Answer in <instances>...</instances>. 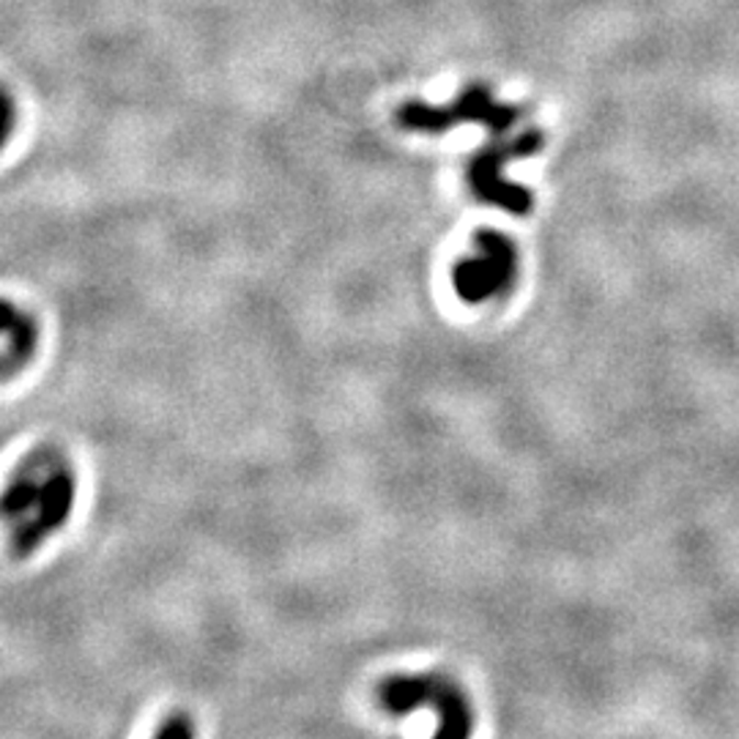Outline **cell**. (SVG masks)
<instances>
[{
	"instance_id": "obj_7",
	"label": "cell",
	"mask_w": 739,
	"mask_h": 739,
	"mask_svg": "<svg viewBox=\"0 0 739 739\" xmlns=\"http://www.w3.org/2000/svg\"><path fill=\"white\" fill-rule=\"evenodd\" d=\"M31 332H38L36 321H33L31 315L20 313V310H16L11 302L0 299V340L31 335Z\"/></svg>"
},
{
	"instance_id": "obj_4",
	"label": "cell",
	"mask_w": 739,
	"mask_h": 739,
	"mask_svg": "<svg viewBox=\"0 0 739 739\" xmlns=\"http://www.w3.org/2000/svg\"><path fill=\"white\" fill-rule=\"evenodd\" d=\"M447 115L452 130L458 124H463V121H469V124H485L491 137H504L524 119V110L515 108V104L496 102L491 88L482 86V82H471V86H466L460 91V97L455 102L447 104Z\"/></svg>"
},
{
	"instance_id": "obj_2",
	"label": "cell",
	"mask_w": 739,
	"mask_h": 739,
	"mask_svg": "<svg viewBox=\"0 0 739 739\" xmlns=\"http://www.w3.org/2000/svg\"><path fill=\"white\" fill-rule=\"evenodd\" d=\"M381 704L394 715L433 707L438 715V737H466L471 731V713L463 693L441 674L392 676L378 691Z\"/></svg>"
},
{
	"instance_id": "obj_6",
	"label": "cell",
	"mask_w": 739,
	"mask_h": 739,
	"mask_svg": "<svg viewBox=\"0 0 739 739\" xmlns=\"http://www.w3.org/2000/svg\"><path fill=\"white\" fill-rule=\"evenodd\" d=\"M44 458H47L44 452H36L33 458H27V463L22 466V469L14 474V480L5 485V491L0 493V518L14 520L36 507L38 491H42V482H38L36 477Z\"/></svg>"
},
{
	"instance_id": "obj_3",
	"label": "cell",
	"mask_w": 739,
	"mask_h": 739,
	"mask_svg": "<svg viewBox=\"0 0 739 739\" xmlns=\"http://www.w3.org/2000/svg\"><path fill=\"white\" fill-rule=\"evenodd\" d=\"M474 258H463L452 269V285L466 304H482L513 282L518 271V249L502 231H477Z\"/></svg>"
},
{
	"instance_id": "obj_5",
	"label": "cell",
	"mask_w": 739,
	"mask_h": 739,
	"mask_svg": "<svg viewBox=\"0 0 739 739\" xmlns=\"http://www.w3.org/2000/svg\"><path fill=\"white\" fill-rule=\"evenodd\" d=\"M71 507H75V474L69 471V466H64L58 460L49 469L47 480L42 482V491H38L36 502V518H31L33 526L42 535L64 529V524L71 515Z\"/></svg>"
},
{
	"instance_id": "obj_1",
	"label": "cell",
	"mask_w": 739,
	"mask_h": 739,
	"mask_svg": "<svg viewBox=\"0 0 739 739\" xmlns=\"http://www.w3.org/2000/svg\"><path fill=\"white\" fill-rule=\"evenodd\" d=\"M542 132L526 130L520 135H515L513 141H502V137H493L480 154H474L466 170V179H469L471 192L480 200L493 205H502V209L513 211V214L526 216L535 205V198L526 187L513 184L502 176L504 163H513V159H526L535 157L542 152Z\"/></svg>"
},
{
	"instance_id": "obj_8",
	"label": "cell",
	"mask_w": 739,
	"mask_h": 739,
	"mask_svg": "<svg viewBox=\"0 0 739 739\" xmlns=\"http://www.w3.org/2000/svg\"><path fill=\"white\" fill-rule=\"evenodd\" d=\"M14 124H16L14 97H11V93L5 91L3 82H0V148L5 146V141H9L11 132H14Z\"/></svg>"
},
{
	"instance_id": "obj_9",
	"label": "cell",
	"mask_w": 739,
	"mask_h": 739,
	"mask_svg": "<svg viewBox=\"0 0 739 739\" xmlns=\"http://www.w3.org/2000/svg\"><path fill=\"white\" fill-rule=\"evenodd\" d=\"M159 737H181V739H187V737H192L194 735V729H192V724H189V720L184 718V715H173V718L168 720V724L163 726V729L157 731Z\"/></svg>"
}]
</instances>
